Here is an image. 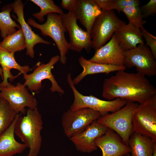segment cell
Masks as SVG:
<instances>
[{
    "instance_id": "24",
    "label": "cell",
    "mask_w": 156,
    "mask_h": 156,
    "mask_svg": "<svg viewBox=\"0 0 156 156\" xmlns=\"http://www.w3.org/2000/svg\"><path fill=\"white\" fill-rule=\"evenodd\" d=\"M0 45L6 51L14 53L26 48V42L21 28L14 33L3 38L0 42Z\"/></svg>"
},
{
    "instance_id": "7",
    "label": "cell",
    "mask_w": 156,
    "mask_h": 156,
    "mask_svg": "<svg viewBox=\"0 0 156 156\" xmlns=\"http://www.w3.org/2000/svg\"><path fill=\"white\" fill-rule=\"evenodd\" d=\"M24 84L20 83L14 86L8 83L5 85L0 84V98L6 100L11 109L17 114L25 115L28 109L37 108V101Z\"/></svg>"
},
{
    "instance_id": "4",
    "label": "cell",
    "mask_w": 156,
    "mask_h": 156,
    "mask_svg": "<svg viewBox=\"0 0 156 156\" xmlns=\"http://www.w3.org/2000/svg\"><path fill=\"white\" fill-rule=\"evenodd\" d=\"M27 23L39 29L43 35L48 36L53 39L59 51L60 62L65 64L69 44L65 37V33L67 31L62 22L61 14L54 13L48 14L46 21L42 24L38 23L31 18L28 19Z\"/></svg>"
},
{
    "instance_id": "26",
    "label": "cell",
    "mask_w": 156,
    "mask_h": 156,
    "mask_svg": "<svg viewBox=\"0 0 156 156\" xmlns=\"http://www.w3.org/2000/svg\"><path fill=\"white\" fill-rule=\"evenodd\" d=\"M17 114L10 108L6 100L0 98V135L9 127Z\"/></svg>"
},
{
    "instance_id": "16",
    "label": "cell",
    "mask_w": 156,
    "mask_h": 156,
    "mask_svg": "<svg viewBox=\"0 0 156 156\" xmlns=\"http://www.w3.org/2000/svg\"><path fill=\"white\" fill-rule=\"evenodd\" d=\"M89 61L94 63L117 66H124V51L113 34L110 41L95 51Z\"/></svg>"
},
{
    "instance_id": "34",
    "label": "cell",
    "mask_w": 156,
    "mask_h": 156,
    "mask_svg": "<svg viewBox=\"0 0 156 156\" xmlns=\"http://www.w3.org/2000/svg\"><path fill=\"white\" fill-rule=\"evenodd\" d=\"M0 75L2 79H3V70L0 67Z\"/></svg>"
},
{
    "instance_id": "6",
    "label": "cell",
    "mask_w": 156,
    "mask_h": 156,
    "mask_svg": "<svg viewBox=\"0 0 156 156\" xmlns=\"http://www.w3.org/2000/svg\"><path fill=\"white\" fill-rule=\"evenodd\" d=\"M125 24L114 10L102 11L95 21L91 31L92 48L96 51L104 45L118 28Z\"/></svg>"
},
{
    "instance_id": "21",
    "label": "cell",
    "mask_w": 156,
    "mask_h": 156,
    "mask_svg": "<svg viewBox=\"0 0 156 156\" xmlns=\"http://www.w3.org/2000/svg\"><path fill=\"white\" fill-rule=\"evenodd\" d=\"M79 64L83 68L82 71L75 77L73 82L74 85L79 83L86 76L98 73H105L121 70H125L124 66H117L97 64L91 62L81 56L78 59Z\"/></svg>"
},
{
    "instance_id": "29",
    "label": "cell",
    "mask_w": 156,
    "mask_h": 156,
    "mask_svg": "<svg viewBox=\"0 0 156 156\" xmlns=\"http://www.w3.org/2000/svg\"><path fill=\"white\" fill-rule=\"evenodd\" d=\"M140 3L138 0H113L112 10L121 12L126 7L139 6Z\"/></svg>"
},
{
    "instance_id": "30",
    "label": "cell",
    "mask_w": 156,
    "mask_h": 156,
    "mask_svg": "<svg viewBox=\"0 0 156 156\" xmlns=\"http://www.w3.org/2000/svg\"><path fill=\"white\" fill-rule=\"evenodd\" d=\"M143 17L146 18L156 13V0H151L140 8Z\"/></svg>"
},
{
    "instance_id": "17",
    "label": "cell",
    "mask_w": 156,
    "mask_h": 156,
    "mask_svg": "<svg viewBox=\"0 0 156 156\" xmlns=\"http://www.w3.org/2000/svg\"><path fill=\"white\" fill-rule=\"evenodd\" d=\"M14 53L9 52L0 45V64L3 70V81L0 83L5 85L11 82L21 73L27 74L31 70L28 65L21 66L16 61Z\"/></svg>"
},
{
    "instance_id": "10",
    "label": "cell",
    "mask_w": 156,
    "mask_h": 156,
    "mask_svg": "<svg viewBox=\"0 0 156 156\" xmlns=\"http://www.w3.org/2000/svg\"><path fill=\"white\" fill-rule=\"evenodd\" d=\"M123 64L126 68L135 67L137 73L145 76L156 75V58L144 44L124 51Z\"/></svg>"
},
{
    "instance_id": "27",
    "label": "cell",
    "mask_w": 156,
    "mask_h": 156,
    "mask_svg": "<svg viewBox=\"0 0 156 156\" xmlns=\"http://www.w3.org/2000/svg\"><path fill=\"white\" fill-rule=\"evenodd\" d=\"M126 15L129 23L138 29L143 27L146 21L143 20L140 8L139 6L126 7L122 11Z\"/></svg>"
},
{
    "instance_id": "8",
    "label": "cell",
    "mask_w": 156,
    "mask_h": 156,
    "mask_svg": "<svg viewBox=\"0 0 156 156\" xmlns=\"http://www.w3.org/2000/svg\"><path fill=\"white\" fill-rule=\"evenodd\" d=\"M133 132L151 138L156 143V95L138 104L132 120Z\"/></svg>"
},
{
    "instance_id": "12",
    "label": "cell",
    "mask_w": 156,
    "mask_h": 156,
    "mask_svg": "<svg viewBox=\"0 0 156 156\" xmlns=\"http://www.w3.org/2000/svg\"><path fill=\"white\" fill-rule=\"evenodd\" d=\"M61 18L64 27L69 33V49L80 52L84 49L87 53L90 52L92 48L90 34L78 25L75 8L61 14Z\"/></svg>"
},
{
    "instance_id": "1",
    "label": "cell",
    "mask_w": 156,
    "mask_h": 156,
    "mask_svg": "<svg viewBox=\"0 0 156 156\" xmlns=\"http://www.w3.org/2000/svg\"><path fill=\"white\" fill-rule=\"evenodd\" d=\"M103 87L102 96L109 101L119 98L141 104L156 95V88L145 76L124 70L105 79Z\"/></svg>"
},
{
    "instance_id": "3",
    "label": "cell",
    "mask_w": 156,
    "mask_h": 156,
    "mask_svg": "<svg viewBox=\"0 0 156 156\" xmlns=\"http://www.w3.org/2000/svg\"><path fill=\"white\" fill-rule=\"evenodd\" d=\"M138 104L127 102L118 110L111 114L101 116L96 120L100 124L112 129L128 145L130 137L133 132L132 120L134 112Z\"/></svg>"
},
{
    "instance_id": "28",
    "label": "cell",
    "mask_w": 156,
    "mask_h": 156,
    "mask_svg": "<svg viewBox=\"0 0 156 156\" xmlns=\"http://www.w3.org/2000/svg\"><path fill=\"white\" fill-rule=\"evenodd\" d=\"M142 35L145 40V45L151 50L156 58V37L149 33L143 27L140 29Z\"/></svg>"
},
{
    "instance_id": "2",
    "label": "cell",
    "mask_w": 156,
    "mask_h": 156,
    "mask_svg": "<svg viewBox=\"0 0 156 156\" xmlns=\"http://www.w3.org/2000/svg\"><path fill=\"white\" fill-rule=\"evenodd\" d=\"M43 124L42 116L38 108H28L24 116L17 114L14 134L29 149L27 156H38L42 144Z\"/></svg>"
},
{
    "instance_id": "36",
    "label": "cell",
    "mask_w": 156,
    "mask_h": 156,
    "mask_svg": "<svg viewBox=\"0 0 156 156\" xmlns=\"http://www.w3.org/2000/svg\"></svg>"
},
{
    "instance_id": "35",
    "label": "cell",
    "mask_w": 156,
    "mask_h": 156,
    "mask_svg": "<svg viewBox=\"0 0 156 156\" xmlns=\"http://www.w3.org/2000/svg\"><path fill=\"white\" fill-rule=\"evenodd\" d=\"M124 156H131V155L129 154H128Z\"/></svg>"
},
{
    "instance_id": "5",
    "label": "cell",
    "mask_w": 156,
    "mask_h": 156,
    "mask_svg": "<svg viewBox=\"0 0 156 156\" xmlns=\"http://www.w3.org/2000/svg\"><path fill=\"white\" fill-rule=\"evenodd\" d=\"M67 80L74 96L73 102L70 109L75 110L83 108H89L99 112L101 116L113 113L124 107L127 102L120 98L110 101L100 99L92 95H84L79 92L73 84L70 73L67 76Z\"/></svg>"
},
{
    "instance_id": "15",
    "label": "cell",
    "mask_w": 156,
    "mask_h": 156,
    "mask_svg": "<svg viewBox=\"0 0 156 156\" xmlns=\"http://www.w3.org/2000/svg\"><path fill=\"white\" fill-rule=\"evenodd\" d=\"M102 156H124L130 153L131 149L119 135L112 129L107 128L105 133L95 140Z\"/></svg>"
},
{
    "instance_id": "18",
    "label": "cell",
    "mask_w": 156,
    "mask_h": 156,
    "mask_svg": "<svg viewBox=\"0 0 156 156\" xmlns=\"http://www.w3.org/2000/svg\"><path fill=\"white\" fill-rule=\"evenodd\" d=\"M114 34L124 52L134 49L139 44H144L140 29L129 22L118 28Z\"/></svg>"
},
{
    "instance_id": "31",
    "label": "cell",
    "mask_w": 156,
    "mask_h": 156,
    "mask_svg": "<svg viewBox=\"0 0 156 156\" xmlns=\"http://www.w3.org/2000/svg\"><path fill=\"white\" fill-rule=\"evenodd\" d=\"M102 11L112 10L113 0H94Z\"/></svg>"
},
{
    "instance_id": "33",
    "label": "cell",
    "mask_w": 156,
    "mask_h": 156,
    "mask_svg": "<svg viewBox=\"0 0 156 156\" xmlns=\"http://www.w3.org/2000/svg\"><path fill=\"white\" fill-rule=\"evenodd\" d=\"M151 156H156V144L155 146L154 152Z\"/></svg>"
},
{
    "instance_id": "9",
    "label": "cell",
    "mask_w": 156,
    "mask_h": 156,
    "mask_svg": "<svg viewBox=\"0 0 156 156\" xmlns=\"http://www.w3.org/2000/svg\"><path fill=\"white\" fill-rule=\"evenodd\" d=\"M101 116L99 112L89 108L75 110L70 109L62 117V125L64 134L69 138L76 135L85 130Z\"/></svg>"
},
{
    "instance_id": "32",
    "label": "cell",
    "mask_w": 156,
    "mask_h": 156,
    "mask_svg": "<svg viewBox=\"0 0 156 156\" xmlns=\"http://www.w3.org/2000/svg\"><path fill=\"white\" fill-rule=\"evenodd\" d=\"M77 0H62L61 6L63 8L69 11L73 10L75 6Z\"/></svg>"
},
{
    "instance_id": "25",
    "label": "cell",
    "mask_w": 156,
    "mask_h": 156,
    "mask_svg": "<svg viewBox=\"0 0 156 156\" xmlns=\"http://www.w3.org/2000/svg\"><path fill=\"white\" fill-rule=\"evenodd\" d=\"M31 1L38 6L40 11L33 14L32 16L42 22L44 21V16L51 13L62 14L63 11L59 6L56 5L52 0H31Z\"/></svg>"
},
{
    "instance_id": "23",
    "label": "cell",
    "mask_w": 156,
    "mask_h": 156,
    "mask_svg": "<svg viewBox=\"0 0 156 156\" xmlns=\"http://www.w3.org/2000/svg\"><path fill=\"white\" fill-rule=\"evenodd\" d=\"M12 10L11 4H8L3 7L0 12V35L3 39L15 32L17 31L16 28H21L11 17L10 13Z\"/></svg>"
},
{
    "instance_id": "14",
    "label": "cell",
    "mask_w": 156,
    "mask_h": 156,
    "mask_svg": "<svg viewBox=\"0 0 156 156\" xmlns=\"http://www.w3.org/2000/svg\"><path fill=\"white\" fill-rule=\"evenodd\" d=\"M11 4L17 18L13 16L19 23L25 37L26 43V54L31 58H34L35 55L34 48L35 45L40 43L47 44L52 43L44 40L39 35L35 33L26 22L24 16V4L22 1L15 0Z\"/></svg>"
},
{
    "instance_id": "20",
    "label": "cell",
    "mask_w": 156,
    "mask_h": 156,
    "mask_svg": "<svg viewBox=\"0 0 156 156\" xmlns=\"http://www.w3.org/2000/svg\"><path fill=\"white\" fill-rule=\"evenodd\" d=\"M17 116L7 129L0 135V156H14L22 153L27 148L15 138L14 128Z\"/></svg>"
},
{
    "instance_id": "19",
    "label": "cell",
    "mask_w": 156,
    "mask_h": 156,
    "mask_svg": "<svg viewBox=\"0 0 156 156\" xmlns=\"http://www.w3.org/2000/svg\"><path fill=\"white\" fill-rule=\"evenodd\" d=\"M75 11L77 20L90 34L93 24L102 11L94 0H77Z\"/></svg>"
},
{
    "instance_id": "13",
    "label": "cell",
    "mask_w": 156,
    "mask_h": 156,
    "mask_svg": "<svg viewBox=\"0 0 156 156\" xmlns=\"http://www.w3.org/2000/svg\"><path fill=\"white\" fill-rule=\"evenodd\" d=\"M107 129L96 120L83 131L69 138L77 151L90 153L97 149L95 140L103 135Z\"/></svg>"
},
{
    "instance_id": "22",
    "label": "cell",
    "mask_w": 156,
    "mask_h": 156,
    "mask_svg": "<svg viewBox=\"0 0 156 156\" xmlns=\"http://www.w3.org/2000/svg\"><path fill=\"white\" fill-rule=\"evenodd\" d=\"M156 144L150 138L133 132L130 137L128 145L131 149V156H151Z\"/></svg>"
},
{
    "instance_id": "11",
    "label": "cell",
    "mask_w": 156,
    "mask_h": 156,
    "mask_svg": "<svg viewBox=\"0 0 156 156\" xmlns=\"http://www.w3.org/2000/svg\"><path fill=\"white\" fill-rule=\"evenodd\" d=\"M59 60L60 55H56L52 57L47 63L38 65L31 74H23V78L25 80L23 84L27 87V89L30 91L36 92L41 88L42 81L48 79L51 83L50 88L51 92L64 94V91L59 86L51 72L54 65Z\"/></svg>"
}]
</instances>
